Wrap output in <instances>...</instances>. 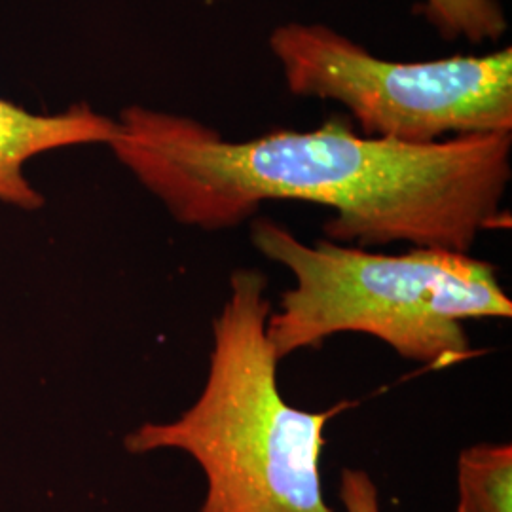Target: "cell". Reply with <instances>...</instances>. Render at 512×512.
I'll return each mask as SVG.
<instances>
[{
    "instance_id": "cell-2",
    "label": "cell",
    "mask_w": 512,
    "mask_h": 512,
    "mask_svg": "<svg viewBox=\"0 0 512 512\" xmlns=\"http://www.w3.org/2000/svg\"><path fill=\"white\" fill-rule=\"evenodd\" d=\"M268 277L241 268L213 319V348L200 397L177 420L143 423L124 446L131 454L179 450L202 467L200 512H334L323 497L325 429L336 412L287 403L268 340Z\"/></svg>"
},
{
    "instance_id": "cell-7",
    "label": "cell",
    "mask_w": 512,
    "mask_h": 512,
    "mask_svg": "<svg viewBox=\"0 0 512 512\" xmlns=\"http://www.w3.org/2000/svg\"><path fill=\"white\" fill-rule=\"evenodd\" d=\"M425 14L444 37L473 42L499 40L509 25L497 0H425Z\"/></svg>"
},
{
    "instance_id": "cell-3",
    "label": "cell",
    "mask_w": 512,
    "mask_h": 512,
    "mask_svg": "<svg viewBox=\"0 0 512 512\" xmlns=\"http://www.w3.org/2000/svg\"><path fill=\"white\" fill-rule=\"evenodd\" d=\"M251 241L294 277L268 317L277 361L319 349L336 334L359 332L439 370L473 355L465 321L511 319L497 268L475 256L427 247L385 255L330 239L308 245L262 217L251 224Z\"/></svg>"
},
{
    "instance_id": "cell-5",
    "label": "cell",
    "mask_w": 512,
    "mask_h": 512,
    "mask_svg": "<svg viewBox=\"0 0 512 512\" xmlns=\"http://www.w3.org/2000/svg\"><path fill=\"white\" fill-rule=\"evenodd\" d=\"M118 124L88 105L35 114L0 97V202L25 211L44 205L23 167L44 152L78 145H109Z\"/></svg>"
},
{
    "instance_id": "cell-4",
    "label": "cell",
    "mask_w": 512,
    "mask_h": 512,
    "mask_svg": "<svg viewBox=\"0 0 512 512\" xmlns=\"http://www.w3.org/2000/svg\"><path fill=\"white\" fill-rule=\"evenodd\" d=\"M293 95L338 101L366 137L429 145L440 137L512 133V48L395 63L327 25L285 23L270 35Z\"/></svg>"
},
{
    "instance_id": "cell-1",
    "label": "cell",
    "mask_w": 512,
    "mask_h": 512,
    "mask_svg": "<svg viewBox=\"0 0 512 512\" xmlns=\"http://www.w3.org/2000/svg\"><path fill=\"white\" fill-rule=\"evenodd\" d=\"M116 124L118 162L173 219L203 232L238 228L266 202L329 207L327 238L368 251L408 243L471 255L480 234L505 226L512 133L406 145L334 116L313 131L226 141L194 118L141 105Z\"/></svg>"
},
{
    "instance_id": "cell-6",
    "label": "cell",
    "mask_w": 512,
    "mask_h": 512,
    "mask_svg": "<svg viewBox=\"0 0 512 512\" xmlns=\"http://www.w3.org/2000/svg\"><path fill=\"white\" fill-rule=\"evenodd\" d=\"M456 512H512L509 442H478L459 454Z\"/></svg>"
},
{
    "instance_id": "cell-8",
    "label": "cell",
    "mask_w": 512,
    "mask_h": 512,
    "mask_svg": "<svg viewBox=\"0 0 512 512\" xmlns=\"http://www.w3.org/2000/svg\"><path fill=\"white\" fill-rule=\"evenodd\" d=\"M340 501L346 512H382L378 488L372 476L361 469L342 471Z\"/></svg>"
}]
</instances>
